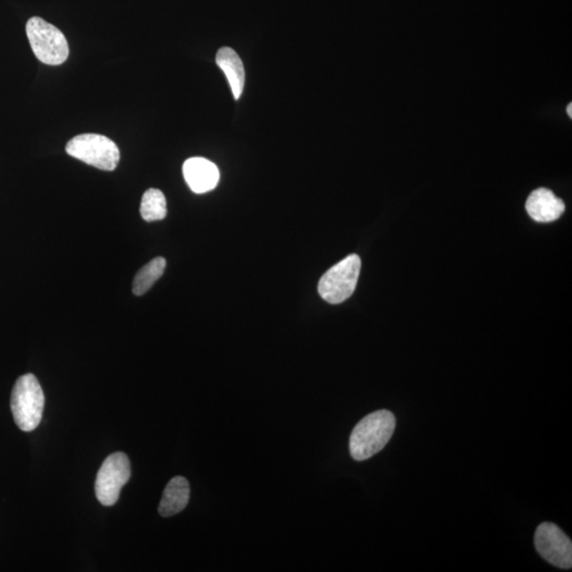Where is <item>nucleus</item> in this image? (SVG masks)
<instances>
[{"label": "nucleus", "mask_w": 572, "mask_h": 572, "mask_svg": "<svg viewBox=\"0 0 572 572\" xmlns=\"http://www.w3.org/2000/svg\"><path fill=\"white\" fill-rule=\"evenodd\" d=\"M396 429V417L389 410H377L359 421L350 436V454L364 461L385 448Z\"/></svg>", "instance_id": "nucleus-1"}, {"label": "nucleus", "mask_w": 572, "mask_h": 572, "mask_svg": "<svg viewBox=\"0 0 572 572\" xmlns=\"http://www.w3.org/2000/svg\"><path fill=\"white\" fill-rule=\"evenodd\" d=\"M45 406L43 389L36 376L28 374L20 377L11 394V410L16 425L22 432H32L42 421Z\"/></svg>", "instance_id": "nucleus-2"}, {"label": "nucleus", "mask_w": 572, "mask_h": 572, "mask_svg": "<svg viewBox=\"0 0 572 572\" xmlns=\"http://www.w3.org/2000/svg\"><path fill=\"white\" fill-rule=\"evenodd\" d=\"M29 43L37 59L44 64L56 66L66 62L70 46L60 29L49 24L41 17H32L26 26Z\"/></svg>", "instance_id": "nucleus-3"}, {"label": "nucleus", "mask_w": 572, "mask_h": 572, "mask_svg": "<svg viewBox=\"0 0 572 572\" xmlns=\"http://www.w3.org/2000/svg\"><path fill=\"white\" fill-rule=\"evenodd\" d=\"M362 261L358 255L345 257L319 280L318 293L331 305H340L350 299L357 289Z\"/></svg>", "instance_id": "nucleus-4"}, {"label": "nucleus", "mask_w": 572, "mask_h": 572, "mask_svg": "<svg viewBox=\"0 0 572 572\" xmlns=\"http://www.w3.org/2000/svg\"><path fill=\"white\" fill-rule=\"evenodd\" d=\"M68 156L103 171H114L120 160L119 148L113 140L98 134H83L67 143Z\"/></svg>", "instance_id": "nucleus-5"}, {"label": "nucleus", "mask_w": 572, "mask_h": 572, "mask_svg": "<svg viewBox=\"0 0 572 572\" xmlns=\"http://www.w3.org/2000/svg\"><path fill=\"white\" fill-rule=\"evenodd\" d=\"M130 477V463L128 456L123 453L108 456L102 463L96 479V496L101 505L114 506Z\"/></svg>", "instance_id": "nucleus-6"}, {"label": "nucleus", "mask_w": 572, "mask_h": 572, "mask_svg": "<svg viewBox=\"0 0 572 572\" xmlns=\"http://www.w3.org/2000/svg\"><path fill=\"white\" fill-rule=\"evenodd\" d=\"M537 552L547 562L559 568L569 569L572 566V543L565 532L551 523L537 527L534 536Z\"/></svg>", "instance_id": "nucleus-7"}, {"label": "nucleus", "mask_w": 572, "mask_h": 572, "mask_svg": "<svg viewBox=\"0 0 572 572\" xmlns=\"http://www.w3.org/2000/svg\"><path fill=\"white\" fill-rule=\"evenodd\" d=\"M185 180L194 193H207L219 184L220 171L210 160L202 157L188 159L182 167Z\"/></svg>", "instance_id": "nucleus-8"}, {"label": "nucleus", "mask_w": 572, "mask_h": 572, "mask_svg": "<svg viewBox=\"0 0 572 572\" xmlns=\"http://www.w3.org/2000/svg\"><path fill=\"white\" fill-rule=\"evenodd\" d=\"M526 210L535 222L551 223L564 214L565 204L548 189L540 188L532 192L526 203Z\"/></svg>", "instance_id": "nucleus-9"}, {"label": "nucleus", "mask_w": 572, "mask_h": 572, "mask_svg": "<svg viewBox=\"0 0 572 572\" xmlns=\"http://www.w3.org/2000/svg\"><path fill=\"white\" fill-rule=\"evenodd\" d=\"M190 500V485L185 477L172 478L165 486L158 512L163 517H173L187 507Z\"/></svg>", "instance_id": "nucleus-10"}, {"label": "nucleus", "mask_w": 572, "mask_h": 572, "mask_svg": "<svg viewBox=\"0 0 572 572\" xmlns=\"http://www.w3.org/2000/svg\"><path fill=\"white\" fill-rule=\"evenodd\" d=\"M215 61L231 84L234 99H240L245 86V70L241 59L231 47H223L217 51Z\"/></svg>", "instance_id": "nucleus-11"}, {"label": "nucleus", "mask_w": 572, "mask_h": 572, "mask_svg": "<svg viewBox=\"0 0 572 572\" xmlns=\"http://www.w3.org/2000/svg\"><path fill=\"white\" fill-rule=\"evenodd\" d=\"M165 266H167V261L162 257H156V259H153L151 262H148L147 265L143 266L141 270L137 273L134 279V295L142 296L145 295L147 290H150L152 286L163 276Z\"/></svg>", "instance_id": "nucleus-12"}, {"label": "nucleus", "mask_w": 572, "mask_h": 572, "mask_svg": "<svg viewBox=\"0 0 572 572\" xmlns=\"http://www.w3.org/2000/svg\"><path fill=\"white\" fill-rule=\"evenodd\" d=\"M167 200L158 189H148L143 194L140 214L146 222L162 221L167 216Z\"/></svg>", "instance_id": "nucleus-13"}, {"label": "nucleus", "mask_w": 572, "mask_h": 572, "mask_svg": "<svg viewBox=\"0 0 572 572\" xmlns=\"http://www.w3.org/2000/svg\"><path fill=\"white\" fill-rule=\"evenodd\" d=\"M571 110H572V105H571V103H570V105L568 106V116L570 118L572 117Z\"/></svg>", "instance_id": "nucleus-14"}]
</instances>
